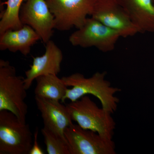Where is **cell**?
Wrapping results in <instances>:
<instances>
[{"label":"cell","mask_w":154,"mask_h":154,"mask_svg":"<svg viewBox=\"0 0 154 154\" xmlns=\"http://www.w3.org/2000/svg\"><path fill=\"white\" fill-rule=\"evenodd\" d=\"M106 72H96L90 78H86L80 73H75L61 78L68 88L62 102L66 99L75 102L86 95H93L99 99L104 109L112 113L117 110L119 99L115 94L121 91L112 87L105 79Z\"/></svg>","instance_id":"1"},{"label":"cell","mask_w":154,"mask_h":154,"mask_svg":"<svg viewBox=\"0 0 154 154\" xmlns=\"http://www.w3.org/2000/svg\"><path fill=\"white\" fill-rule=\"evenodd\" d=\"M24 80L8 61L0 60V111H10L26 122L28 107L25 102L27 90Z\"/></svg>","instance_id":"2"},{"label":"cell","mask_w":154,"mask_h":154,"mask_svg":"<svg viewBox=\"0 0 154 154\" xmlns=\"http://www.w3.org/2000/svg\"><path fill=\"white\" fill-rule=\"evenodd\" d=\"M72 120L83 129L97 133L106 138L113 140L116 122L112 113L100 108L86 95L66 105Z\"/></svg>","instance_id":"3"},{"label":"cell","mask_w":154,"mask_h":154,"mask_svg":"<svg viewBox=\"0 0 154 154\" xmlns=\"http://www.w3.org/2000/svg\"><path fill=\"white\" fill-rule=\"evenodd\" d=\"M32 145L29 125L10 111H0V154H28Z\"/></svg>","instance_id":"4"},{"label":"cell","mask_w":154,"mask_h":154,"mask_svg":"<svg viewBox=\"0 0 154 154\" xmlns=\"http://www.w3.org/2000/svg\"><path fill=\"white\" fill-rule=\"evenodd\" d=\"M120 34L91 17L88 18L81 28L71 34L70 43L74 46L87 48L95 47L104 53L112 51Z\"/></svg>","instance_id":"5"},{"label":"cell","mask_w":154,"mask_h":154,"mask_svg":"<svg viewBox=\"0 0 154 154\" xmlns=\"http://www.w3.org/2000/svg\"><path fill=\"white\" fill-rule=\"evenodd\" d=\"M54 18V29L67 31L79 29L91 16L97 0H45Z\"/></svg>","instance_id":"6"},{"label":"cell","mask_w":154,"mask_h":154,"mask_svg":"<svg viewBox=\"0 0 154 154\" xmlns=\"http://www.w3.org/2000/svg\"><path fill=\"white\" fill-rule=\"evenodd\" d=\"M64 136L70 154H115L116 146L112 139L96 132L83 129L72 123L66 128Z\"/></svg>","instance_id":"7"},{"label":"cell","mask_w":154,"mask_h":154,"mask_svg":"<svg viewBox=\"0 0 154 154\" xmlns=\"http://www.w3.org/2000/svg\"><path fill=\"white\" fill-rule=\"evenodd\" d=\"M91 17L116 30L121 37H130L139 33L117 0H97Z\"/></svg>","instance_id":"8"},{"label":"cell","mask_w":154,"mask_h":154,"mask_svg":"<svg viewBox=\"0 0 154 154\" xmlns=\"http://www.w3.org/2000/svg\"><path fill=\"white\" fill-rule=\"evenodd\" d=\"M20 10L19 18L23 25L30 26L46 44L52 37L54 18L45 0H26Z\"/></svg>","instance_id":"9"},{"label":"cell","mask_w":154,"mask_h":154,"mask_svg":"<svg viewBox=\"0 0 154 154\" xmlns=\"http://www.w3.org/2000/svg\"><path fill=\"white\" fill-rule=\"evenodd\" d=\"M38 110L41 113L44 127L66 140L64 131L73 123L66 105L60 101L35 97Z\"/></svg>","instance_id":"10"},{"label":"cell","mask_w":154,"mask_h":154,"mask_svg":"<svg viewBox=\"0 0 154 154\" xmlns=\"http://www.w3.org/2000/svg\"><path fill=\"white\" fill-rule=\"evenodd\" d=\"M63 54L54 42L49 40L46 43L45 53L41 56L33 57L30 68L25 72V84L27 90L33 82L40 76L57 75L60 72Z\"/></svg>","instance_id":"11"},{"label":"cell","mask_w":154,"mask_h":154,"mask_svg":"<svg viewBox=\"0 0 154 154\" xmlns=\"http://www.w3.org/2000/svg\"><path fill=\"white\" fill-rule=\"evenodd\" d=\"M138 29L140 33H154L152 0H117Z\"/></svg>","instance_id":"12"},{"label":"cell","mask_w":154,"mask_h":154,"mask_svg":"<svg viewBox=\"0 0 154 154\" xmlns=\"http://www.w3.org/2000/svg\"><path fill=\"white\" fill-rule=\"evenodd\" d=\"M39 39L40 36L34 29L23 25L20 29L8 30L0 35V50L14 53L19 51L26 56Z\"/></svg>","instance_id":"13"},{"label":"cell","mask_w":154,"mask_h":154,"mask_svg":"<svg viewBox=\"0 0 154 154\" xmlns=\"http://www.w3.org/2000/svg\"><path fill=\"white\" fill-rule=\"evenodd\" d=\"M36 81L35 97L62 102L68 88L57 75L40 76Z\"/></svg>","instance_id":"14"},{"label":"cell","mask_w":154,"mask_h":154,"mask_svg":"<svg viewBox=\"0 0 154 154\" xmlns=\"http://www.w3.org/2000/svg\"><path fill=\"white\" fill-rule=\"evenodd\" d=\"M24 1L26 0H8L5 2L7 8L1 14L0 35L7 30H17L23 27L19 14Z\"/></svg>","instance_id":"15"},{"label":"cell","mask_w":154,"mask_h":154,"mask_svg":"<svg viewBox=\"0 0 154 154\" xmlns=\"http://www.w3.org/2000/svg\"><path fill=\"white\" fill-rule=\"evenodd\" d=\"M41 133L44 137L46 150L48 154H70L67 141L43 127Z\"/></svg>","instance_id":"16"},{"label":"cell","mask_w":154,"mask_h":154,"mask_svg":"<svg viewBox=\"0 0 154 154\" xmlns=\"http://www.w3.org/2000/svg\"><path fill=\"white\" fill-rule=\"evenodd\" d=\"M38 129H36L34 134V141L32 148L28 154H44L45 153L40 147L38 142Z\"/></svg>","instance_id":"17"},{"label":"cell","mask_w":154,"mask_h":154,"mask_svg":"<svg viewBox=\"0 0 154 154\" xmlns=\"http://www.w3.org/2000/svg\"><path fill=\"white\" fill-rule=\"evenodd\" d=\"M152 2H153V4L154 5V0H152Z\"/></svg>","instance_id":"18"}]
</instances>
